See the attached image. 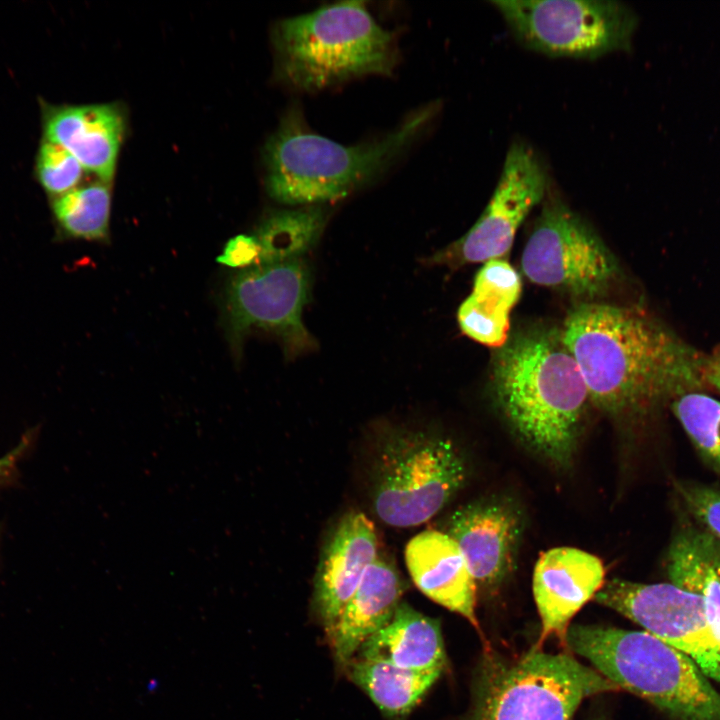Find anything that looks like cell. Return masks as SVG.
Segmentation results:
<instances>
[{
  "mask_svg": "<svg viewBox=\"0 0 720 720\" xmlns=\"http://www.w3.org/2000/svg\"><path fill=\"white\" fill-rule=\"evenodd\" d=\"M309 292V272L300 258L256 265L234 275L225 293L233 344L239 345L252 329H262L278 336L289 355L311 350L315 343L302 322Z\"/></svg>",
  "mask_w": 720,
  "mask_h": 720,
  "instance_id": "30bf717a",
  "label": "cell"
},
{
  "mask_svg": "<svg viewBox=\"0 0 720 720\" xmlns=\"http://www.w3.org/2000/svg\"><path fill=\"white\" fill-rule=\"evenodd\" d=\"M354 657L410 670H444L447 663L440 622L405 602L400 603L387 625L360 646Z\"/></svg>",
  "mask_w": 720,
  "mask_h": 720,
  "instance_id": "ffe728a7",
  "label": "cell"
},
{
  "mask_svg": "<svg viewBox=\"0 0 720 720\" xmlns=\"http://www.w3.org/2000/svg\"><path fill=\"white\" fill-rule=\"evenodd\" d=\"M605 568L593 554L557 547L540 555L533 573V594L541 618L540 645L550 635L562 642L573 616L601 589Z\"/></svg>",
  "mask_w": 720,
  "mask_h": 720,
  "instance_id": "5bb4252c",
  "label": "cell"
},
{
  "mask_svg": "<svg viewBox=\"0 0 720 720\" xmlns=\"http://www.w3.org/2000/svg\"><path fill=\"white\" fill-rule=\"evenodd\" d=\"M523 47L550 57L595 59L631 47L637 17L609 0H493Z\"/></svg>",
  "mask_w": 720,
  "mask_h": 720,
  "instance_id": "ba28073f",
  "label": "cell"
},
{
  "mask_svg": "<svg viewBox=\"0 0 720 720\" xmlns=\"http://www.w3.org/2000/svg\"><path fill=\"white\" fill-rule=\"evenodd\" d=\"M548 189V175L535 150L523 141H514L488 205L460 239L439 251L434 264L459 266L503 258L531 210Z\"/></svg>",
  "mask_w": 720,
  "mask_h": 720,
  "instance_id": "7c38bea8",
  "label": "cell"
},
{
  "mask_svg": "<svg viewBox=\"0 0 720 720\" xmlns=\"http://www.w3.org/2000/svg\"><path fill=\"white\" fill-rule=\"evenodd\" d=\"M594 599L680 650L708 678L720 683V647L700 596L670 582L645 584L616 578L604 582Z\"/></svg>",
  "mask_w": 720,
  "mask_h": 720,
  "instance_id": "8fae6325",
  "label": "cell"
},
{
  "mask_svg": "<svg viewBox=\"0 0 720 720\" xmlns=\"http://www.w3.org/2000/svg\"><path fill=\"white\" fill-rule=\"evenodd\" d=\"M345 670L387 717L407 715L443 670H410L379 661L352 658Z\"/></svg>",
  "mask_w": 720,
  "mask_h": 720,
  "instance_id": "7402d4cb",
  "label": "cell"
},
{
  "mask_svg": "<svg viewBox=\"0 0 720 720\" xmlns=\"http://www.w3.org/2000/svg\"><path fill=\"white\" fill-rule=\"evenodd\" d=\"M279 78L316 91L368 74L389 75L398 54L364 2H341L279 21L272 33Z\"/></svg>",
  "mask_w": 720,
  "mask_h": 720,
  "instance_id": "277c9868",
  "label": "cell"
},
{
  "mask_svg": "<svg viewBox=\"0 0 720 720\" xmlns=\"http://www.w3.org/2000/svg\"><path fill=\"white\" fill-rule=\"evenodd\" d=\"M495 399L521 442L560 467L572 460L589 400L560 330L523 329L492 363Z\"/></svg>",
  "mask_w": 720,
  "mask_h": 720,
  "instance_id": "7a4b0ae2",
  "label": "cell"
},
{
  "mask_svg": "<svg viewBox=\"0 0 720 720\" xmlns=\"http://www.w3.org/2000/svg\"><path fill=\"white\" fill-rule=\"evenodd\" d=\"M373 523L362 513L345 515L325 544L314 579L313 602L327 635L378 557Z\"/></svg>",
  "mask_w": 720,
  "mask_h": 720,
  "instance_id": "9a60e30c",
  "label": "cell"
},
{
  "mask_svg": "<svg viewBox=\"0 0 720 720\" xmlns=\"http://www.w3.org/2000/svg\"><path fill=\"white\" fill-rule=\"evenodd\" d=\"M521 267L534 284L592 298L616 280L618 264L596 232L558 198L544 203Z\"/></svg>",
  "mask_w": 720,
  "mask_h": 720,
  "instance_id": "9c48e42d",
  "label": "cell"
},
{
  "mask_svg": "<svg viewBox=\"0 0 720 720\" xmlns=\"http://www.w3.org/2000/svg\"><path fill=\"white\" fill-rule=\"evenodd\" d=\"M16 456L17 451L15 450L14 453L0 459V478L4 477L9 473L12 465L14 464Z\"/></svg>",
  "mask_w": 720,
  "mask_h": 720,
  "instance_id": "f546056e",
  "label": "cell"
},
{
  "mask_svg": "<svg viewBox=\"0 0 720 720\" xmlns=\"http://www.w3.org/2000/svg\"><path fill=\"white\" fill-rule=\"evenodd\" d=\"M466 480L464 459L452 441L424 431H395L376 460L374 509L393 527L420 525L440 510Z\"/></svg>",
  "mask_w": 720,
  "mask_h": 720,
  "instance_id": "52a82bcc",
  "label": "cell"
},
{
  "mask_svg": "<svg viewBox=\"0 0 720 720\" xmlns=\"http://www.w3.org/2000/svg\"><path fill=\"white\" fill-rule=\"evenodd\" d=\"M56 222L68 236L85 240H106L111 210L110 183L78 186L55 198L52 205Z\"/></svg>",
  "mask_w": 720,
  "mask_h": 720,
  "instance_id": "cb8c5ba5",
  "label": "cell"
},
{
  "mask_svg": "<svg viewBox=\"0 0 720 720\" xmlns=\"http://www.w3.org/2000/svg\"><path fill=\"white\" fill-rule=\"evenodd\" d=\"M124 116L115 104L47 106L44 139L70 152L85 171L110 183L124 133Z\"/></svg>",
  "mask_w": 720,
  "mask_h": 720,
  "instance_id": "2e32d148",
  "label": "cell"
},
{
  "mask_svg": "<svg viewBox=\"0 0 720 720\" xmlns=\"http://www.w3.org/2000/svg\"><path fill=\"white\" fill-rule=\"evenodd\" d=\"M523 530L518 506L490 497L456 509L445 533L459 546L475 582L493 589L515 569Z\"/></svg>",
  "mask_w": 720,
  "mask_h": 720,
  "instance_id": "4fadbf2b",
  "label": "cell"
},
{
  "mask_svg": "<svg viewBox=\"0 0 720 720\" xmlns=\"http://www.w3.org/2000/svg\"><path fill=\"white\" fill-rule=\"evenodd\" d=\"M36 171L44 190L57 198L78 187L85 169L65 148L44 139L39 148Z\"/></svg>",
  "mask_w": 720,
  "mask_h": 720,
  "instance_id": "484cf974",
  "label": "cell"
},
{
  "mask_svg": "<svg viewBox=\"0 0 720 720\" xmlns=\"http://www.w3.org/2000/svg\"><path fill=\"white\" fill-rule=\"evenodd\" d=\"M564 642L671 720H720V693L709 678L689 656L644 630L574 625Z\"/></svg>",
  "mask_w": 720,
  "mask_h": 720,
  "instance_id": "5b68a950",
  "label": "cell"
},
{
  "mask_svg": "<svg viewBox=\"0 0 720 720\" xmlns=\"http://www.w3.org/2000/svg\"><path fill=\"white\" fill-rule=\"evenodd\" d=\"M670 583L701 597L720 647V539L692 521H680L665 556Z\"/></svg>",
  "mask_w": 720,
  "mask_h": 720,
  "instance_id": "d6986e66",
  "label": "cell"
},
{
  "mask_svg": "<svg viewBox=\"0 0 720 720\" xmlns=\"http://www.w3.org/2000/svg\"><path fill=\"white\" fill-rule=\"evenodd\" d=\"M619 688L566 653L539 646L517 658L487 649L468 720H572L588 697Z\"/></svg>",
  "mask_w": 720,
  "mask_h": 720,
  "instance_id": "8992f818",
  "label": "cell"
},
{
  "mask_svg": "<svg viewBox=\"0 0 720 720\" xmlns=\"http://www.w3.org/2000/svg\"><path fill=\"white\" fill-rule=\"evenodd\" d=\"M676 490L696 522L720 539V489L692 481H678Z\"/></svg>",
  "mask_w": 720,
  "mask_h": 720,
  "instance_id": "4316f807",
  "label": "cell"
},
{
  "mask_svg": "<svg viewBox=\"0 0 720 720\" xmlns=\"http://www.w3.org/2000/svg\"><path fill=\"white\" fill-rule=\"evenodd\" d=\"M704 379L706 382L720 391V349L710 358L706 359L704 367Z\"/></svg>",
  "mask_w": 720,
  "mask_h": 720,
  "instance_id": "f1b7e54d",
  "label": "cell"
},
{
  "mask_svg": "<svg viewBox=\"0 0 720 720\" xmlns=\"http://www.w3.org/2000/svg\"><path fill=\"white\" fill-rule=\"evenodd\" d=\"M519 273L504 258L483 263L472 293L458 309V323L471 339L500 348L508 340L510 313L521 296Z\"/></svg>",
  "mask_w": 720,
  "mask_h": 720,
  "instance_id": "44dd1931",
  "label": "cell"
},
{
  "mask_svg": "<svg viewBox=\"0 0 720 720\" xmlns=\"http://www.w3.org/2000/svg\"><path fill=\"white\" fill-rule=\"evenodd\" d=\"M216 260L227 267L244 270L259 265L260 247L254 235H237L226 243Z\"/></svg>",
  "mask_w": 720,
  "mask_h": 720,
  "instance_id": "83f0119b",
  "label": "cell"
},
{
  "mask_svg": "<svg viewBox=\"0 0 720 720\" xmlns=\"http://www.w3.org/2000/svg\"><path fill=\"white\" fill-rule=\"evenodd\" d=\"M589 400L620 416L677 398L703 384L706 359L640 309L575 306L560 329Z\"/></svg>",
  "mask_w": 720,
  "mask_h": 720,
  "instance_id": "6da1fadb",
  "label": "cell"
},
{
  "mask_svg": "<svg viewBox=\"0 0 720 720\" xmlns=\"http://www.w3.org/2000/svg\"><path fill=\"white\" fill-rule=\"evenodd\" d=\"M405 585L390 562L377 557L328 634L334 658L344 669L360 646L387 625L401 603Z\"/></svg>",
  "mask_w": 720,
  "mask_h": 720,
  "instance_id": "ac0fdd59",
  "label": "cell"
},
{
  "mask_svg": "<svg viewBox=\"0 0 720 720\" xmlns=\"http://www.w3.org/2000/svg\"><path fill=\"white\" fill-rule=\"evenodd\" d=\"M672 410L698 453L720 474V401L693 391L677 397Z\"/></svg>",
  "mask_w": 720,
  "mask_h": 720,
  "instance_id": "d4e9b609",
  "label": "cell"
},
{
  "mask_svg": "<svg viewBox=\"0 0 720 720\" xmlns=\"http://www.w3.org/2000/svg\"><path fill=\"white\" fill-rule=\"evenodd\" d=\"M405 561L418 589L475 627L476 582L457 543L445 532L425 530L406 545Z\"/></svg>",
  "mask_w": 720,
  "mask_h": 720,
  "instance_id": "e0dca14e",
  "label": "cell"
},
{
  "mask_svg": "<svg viewBox=\"0 0 720 720\" xmlns=\"http://www.w3.org/2000/svg\"><path fill=\"white\" fill-rule=\"evenodd\" d=\"M325 219L318 206L277 211L266 217L254 235L260 247L259 265L299 258L317 240Z\"/></svg>",
  "mask_w": 720,
  "mask_h": 720,
  "instance_id": "603a6c76",
  "label": "cell"
},
{
  "mask_svg": "<svg viewBox=\"0 0 720 720\" xmlns=\"http://www.w3.org/2000/svg\"><path fill=\"white\" fill-rule=\"evenodd\" d=\"M436 112V104L428 105L383 137L346 146L311 131L302 112L293 108L265 148L267 191L288 205L344 197L388 168Z\"/></svg>",
  "mask_w": 720,
  "mask_h": 720,
  "instance_id": "3957f363",
  "label": "cell"
}]
</instances>
